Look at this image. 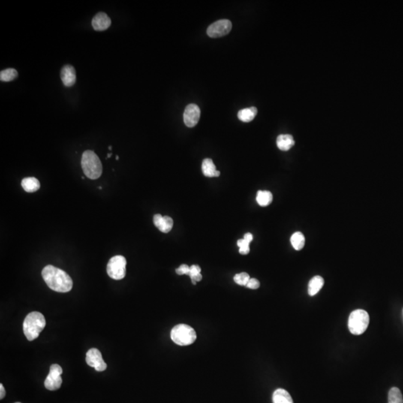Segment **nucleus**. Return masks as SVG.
<instances>
[{"label": "nucleus", "mask_w": 403, "mask_h": 403, "mask_svg": "<svg viewBox=\"0 0 403 403\" xmlns=\"http://www.w3.org/2000/svg\"><path fill=\"white\" fill-rule=\"evenodd\" d=\"M42 276L49 288L59 293H67L73 288L71 277L62 269L47 265L42 270Z\"/></svg>", "instance_id": "obj_1"}, {"label": "nucleus", "mask_w": 403, "mask_h": 403, "mask_svg": "<svg viewBox=\"0 0 403 403\" xmlns=\"http://www.w3.org/2000/svg\"><path fill=\"white\" fill-rule=\"evenodd\" d=\"M46 326L44 316L38 311H33L25 317L24 320L23 332L27 340L34 341L40 335Z\"/></svg>", "instance_id": "obj_2"}, {"label": "nucleus", "mask_w": 403, "mask_h": 403, "mask_svg": "<svg viewBox=\"0 0 403 403\" xmlns=\"http://www.w3.org/2000/svg\"><path fill=\"white\" fill-rule=\"evenodd\" d=\"M81 164L84 173L88 179H99L103 173L101 161L93 151L87 150L83 152Z\"/></svg>", "instance_id": "obj_3"}, {"label": "nucleus", "mask_w": 403, "mask_h": 403, "mask_svg": "<svg viewBox=\"0 0 403 403\" xmlns=\"http://www.w3.org/2000/svg\"><path fill=\"white\" fill-rule=\"evenodd\" d=\"M170 338L177 345L188 346L195 342L197 333L191 326L187 324H179L172 329Z\"/></svg>", "instance_id": "obj_4"}, {"label": "nucleus", "mask_w": 403, "mask_h": 403, "mask_svg": "<svg viewBox=\"0 0 403 403\" xmlns=\"http://www.w3.org/2000/svg\"><path fill=\"white\" fill-rule=\"evenodd\" d=\"M370 316L365 310L357 309L350 314L349 317V330L353 335H360L368 329Z\"/></svg>", "instance_id": "obj_5"}, {"label": "nucleus", "mask_w": 403, "mask_h": 403, "mask_svg": "<svg viewBox=\"0 0 403 403\" xmlns=\"http://www.w3.org/2000/svg\"><path fill=\"white\" fill-rule=\"evenodd\" d=\"M127 259L123 256H116L109 260L107 273L115 280H121L127 274Z\"/></svg>", "instance_id": "obj_6"}, {"label": "nucleus", "mask_w": 403, "mask_h": 403, "mask_svg": "<svg viewBox=\"0 0 403 403\" xmlns=\"http://www.w3.org/2000/svg\"><path fill=\"white\" fill-rule=\"evenodd\" d=\"M62 374L63 370L60 365H57V364L51 365L49 374L45 380V388L49 391L58 390L62 384V379H61Z\"/></svg>", "instance_id": "obj_7"}, {"label": "nucleus", "mask_w": 403, "mask_h": 403, "mask_svg": "<svg viewBox=\"0 0 403 403\" xmlns=\"http://www.w3.org/2000/svg\"><path fill=\"white\" fill-rule=\"evenodd\" d=\"M232 24L229 19H220L209 25L207 29V34L210 37H223L230 32Z\"/></svg>", "instance_id": "obj_8"}, {"label": "nucleus", "mask_w": 403, "mask_h": 403, "mask_svg": "<svg viewBox=\"0 0 403 403\" xmlns=\"http://www.w3.org/2000/svg\"><path fill=\"white\" fill-rule=\"evenodd\" d=\"M86 362L90 367H92L99 372H103L107 368V365L103 359L100 350L92 348L87 352Z\"/></svg>", "instance_id": "obj_9"}, {"label": "nucleus", "mask_w": 403, "mask_h": 403, "mask_svg": "<svg viewBox=\"0 0 403 403\" xmlns=\"http://www.w3.org/2000/svg\"><path fill=\"white\" fill-rule=\"evenodd\" d=\"M200 118V109L197 105L190 104L187 106L184 113V122L189 128L195 127Z\"/></svg>", "instance_id": "obj_10"}, {"label": "nucleus", "mask_w": 403, "mask_h": 403, "mask_svg": "<svg viewBox=\"0 0 403 403\" xmlns=\"http://www.w3.org/2000/svg\"><path fill=\"white\" fill-rule=\"evenodd\" d=\"M112 25L110 17L104 12H100L92 19V26L96 31H105Z\"/></svg>", "instance_id": "obj_11"}, {"label": "nucleus", "mask_w": 403, "mask_h": 403, "mask_svg": "<svg viewBox=\"0 0 403 403\" xmlns=\"http://www.w3.org/2000/svg\"><path fill=\"white\" fill-rule=\"evenodd\" d=\"M153 222L155 226L164 233H168L173 229V219L168 216L163 217L161 214H157L154 216Z\"/></svg>", "instance_id": "obj_12"}, {"label": "nucleus", "mask_w": 403, "mask_h": 403, "mask_svg": "<svg viewBox=\"0 0 403 403\" xmlns=\"http://www.w3.org/2000/svg\"><path fill=\"white\" fill-rule=\"evenodd\" d=\"M61 79L66 87H72L76 83V70L73 66H64L61 70Z\"/></svg>", "instance_id": "obj_13"}, {"label": "nucleus", "mask_w": 403, "mask_h": 403, "mask_svg": "<svg viewBox=\"0 0 403 403\" xmlns=\"http://www.w3.org/2000/svg\"><path fill=\"white\" fill-rule=\"evenodd\" d=\"M202 173L206 177H219L220 175V171L216 168L215 164L211 158H205L202 161Z\"/></svg>", "instance_id": "obj_14"}, {"label": "nucleus", "mask_w": 403, "mask_h": 403, "mask_svg": "<svg viewBox=\"0 0 403 403\" xmlns=\"http://www.w3.org/2000/svg\"><path fill=\"white\" fill-rule=\"evenodd\" d=\"M276 144L280 150L288 151L294 146V139L290 134H280L277 137Z\"/></svg>", "instance_id": "obj_15"}, {"label": "nucleus", "mask_w": 403, "mask_h": 403, "mask_svg": "<svg viewBox=\"0 0 403 403\" xmlns=\"http://www.w3.org/2000/svg\"><path fill=\"white\" fill-rule=\"evenodd\" d=\"M324 284V279L320 275H316L310 280L308 283V294L311 296L317 294Z\"/></svg>", "instance_id": "obj_16"}, {"label": "nucleus", "mask_w": 403, "mask_h": 403, "mask_svg": "<svg viewBox=\"0 0 403 403\" xmlns=\"http://www.w3.org/2000/svg\"><path fill=\"white\" fill-rule=\"evenodd\" d=\"M24 191L28 193H34L40 189V184L38 179L34 177H27L22 179L21 182Z\"/></svg>", "instance_id": "obj_17"}, {"label": "nucleus", "mask_w": 403, "mask_h": 403, "mask_svg": "<svg viewBox=\"0 0 403 403\" xmlns=\"http://www.w3.org/2000/svg\"><path fill=\"white\" fill-rule=\"evenodd\" d=\"M272 403H293V401L290 394L287 391L282 389H278L275 390L272 395Z\"/></svg>", "instance_id": "obj_18"}, {"label": "nucleus", "mask_w": 403, "mask_h": 403, "mask_svg": "<svg viewBox=\"0 0 403 403\" xmlns=\"http://www.w3.org/2000/svg\"><path fill=\"white\" fill-rule=\"evenodd\" d=\"M258 110L256 107L247 108L241 109L238 114L240 121L244 123L251 122L257 115Z\"/></svg>", "instance_id": "obj_19"}, {"label": "nucleus", "mask_w": 403, "mask_h": 403, "mask_svg": "<svg viewBox=\"0 0 403 403\" xmlns=\"http://www.w3.org/2000/svg\"><path fill=\"white\" fill-rule=\"evenodd\" d=\"M272 194L270 191H259L256 196V201L260 206L266 207L272 201Z\"/></svg>", "instance_id": "obj_20"}, {"label": "nucleus", "mask_w": 403, "mask_h": 403, "mask_svg": "<svg viewBox=\"0 0 403 403\" xmlns=\"http://www.w3.org/2000/svg\"><path fill=\"white\" fill-rule=\"evenodd\" d=\"M290 243L294 250H301L305 247V238L303 234L300 232H296L292 235Z\"/></svg>", "instance_id": "obj_21"}, {"label": "nucleus", "mask_w": 403, "mask_h": 403, "mask_svg": "<svg viewBox=\"0 0 403 403\" xmlns=\"http://www.w3.org/2000/svg\"><path fill=\"white\" fill-rule=\"evenodd\" d=\"M18 76V73L15 69L7 68L1 70L0 73V80L1 82H11L14 80Z\"/></svg>", "instance_id": "obj_22"}, {"label": "nucleus", "mask_w": 403, "mask_h": 403, "mask_svg": "<svg viewBox=\"0 0 403 403\" xmlns=\"http://www.w3.org/2000/svg\"><path fill=\"white\" fill-rule=\"evenodd\" d=\"M188 275L191 277L193 284L195 285L197 282L202 280L201 268L198 265H192L190 267V272Z\"/></svg>", "instance_id": "obj_23"}, {"label": "nucleus", "mask_w": 403, "mask_h": 403, "mask_svg": "<svg viewBox=\"0 0 403 403\" xmlns=\"http://www.w3.org/2000/svg\"><path fill=\"white\" fill-rule=\"evenodd\" d=\"M389 403H403L402 393L398 388H392L389 392Z\"/></svg>", "instance_id": "obj_24"}, {"label": "nucleus", "mask_w": 403, "mask_h": 403, "mask_svg": "<svg viewBox=\"0 0 403 403\" xmlns=\"http://www.w3.org/2000/svg\"><path fill=\"white\" fill-rule=\"evenodd\" d=\"M250 276L247 272H241L236 274L234 277V281L235 283L241 286H247L250 281Z\"/></svg>", "instance_id": "obj_25"}, {"label": "nucleus", "mask_w": 403, "mask_h": 403, "mask_svg": "<svg viewBox=\"0 0 403 403\" xmlns=\"http://www.w3.org/2000/svg\"><path fill=\"white\" fill-rule=\"evenodd\" d=\"M237 244H238V247L240 248V254L247 255L250 253V243H249L248 241H245V240L243 238V239L238 240V242H237Z\"/></svg>", "instance_id": "obj_26"}, {"label": "nucleus", "mask_w": 403, "mask_h": 403, "mask_svg": "<svg viewBox=\"0 0 403 403\" xmlns=\"http://www.w3.org/2000/svg\"><path fill=\"white\" fill-rule=\"evenodd\" d=\"M176 273L178 275H188L190 272V267L187 265H182L179 268L176 269Z\"/></svg>", "instance_id": "obj_27"}, {"label": "nucleus", "mask_w": 403, "mask_h": 403, "mask_svg": "<svg viewBox=\"0 0 403 403\" xmlns=\"http://www.w3.org/2000/svg\"><path fill=\"white\" fill-rule=\"evenodd\" d=\"M247 287H248V288L256 290V289H258L260 287V282H259V280L256 279V278H250Z\"/></svg>", "instance_id": "obj_28"}, {"label": "nucleus", "mask_w": 403, "mask_h": 403, "mask_svg": "<svg viewBox=\"0 0 403 403\" xmlns=\"http://www.w3.org/2000/svg\"><path fill=\"white\" fill-rule=\"evenodd\" d=\"M244 239L245 241H248L249 243H251L253 240V235L251 233H247L244 235Z\"/></svg>", "instance_id": "obj_29"}, {"label": "nucleus", "mask_w": 403, "mask_h": 403, "mask_svg": "<svg viewBox=\"0 0 403 403\" xmlns=\"http://www.w3.org/2000/svg\"><path fill=\"white\" fill-rule=\"evenodd\" d=\"M0 391H1V393H0V399L2 400L3 398H4V396H5V390H4V386H3L2 384H0Z\"/></svg>", "instance_id": "obj_30"}, {"label": "nucleus", "mask_w": 403, "mask_h": 403, "mask_svg": "<svg viewBox=\"0 0 403 403\" xmlns=\"http://www.w3.org/2000/svg\"><path fill=\"white\" fill-rule=\"evenodd\" d=\"M112 153L108 154L107 158H110V157L112 156Z\"/></svg>", "instance_id": "obj_31"}, {"label": "nucleus", "mask_w": 403, "mask_h": 403, "mask_svg": "<svg viewBox=\"0 0 403 403\" xmlns=\"http://www.w3.org/2000/svg\"><path fill=\"white\" fill-rule=\"evenodd\" d=\"M109 149H110V150H112V146H109Z\"/></svg>", "instance_id": "obj_32"}, {"label": "nucleus", "mask_w": 403, "mask_h": 403, "mask_svg": "<svg viewBox=\"0 0 403 403\" xmlns=\"http://www.w3.org/2000/svg\"><path fill=\"white\" fill-rule=\"evenodd\" d=\"M116 160H119V157L117 156L116 157Z\"/></svg>", "instance_id": "obj_33"}, {"label": "nucleus", "mask_w": 403, "mask_h": 403, "mask_svg": "<svg viewBox=\"0 0 403 403\" xmlns=\"http://www.w3.org/2000/svg\"></svg>", "instance_id": "obj_34"}]
</instances>
